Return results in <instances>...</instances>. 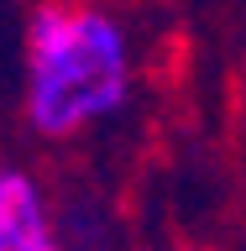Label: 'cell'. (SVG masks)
<instances>
[{
	"instance_id": "1",
	"label": "cell",
	"mask_w": 246,
	"mask_h": 251,
	"mask_svg": "<svg viewBox=\"0 0 246 251\" xmlns=\"http://www.w3.org/2000/svg\"><path fill=\"white\" fill-rule=\"evenodd\" d=\"M131 94V42L110 11L37 5L27 26V121L37 136L68 141L110 121Z\"/></svg>"
}]
</instances>
